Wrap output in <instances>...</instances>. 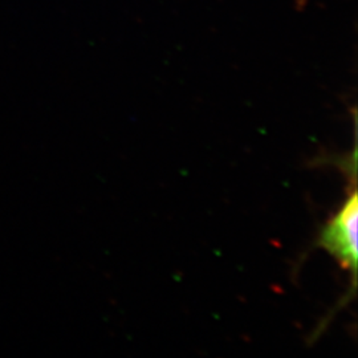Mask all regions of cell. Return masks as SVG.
I'll list each match as a JSON object with an SVG mask.
<instances>
[{
	"mask_svg": "<svg viewBox=\"0 0 358 358\" xmlns=\"http://www.w3.org/2000/svg\"><path fill=\"white\" fill-rule=\"evenodd\" d=\"M356 167L350 169V185L345 201L327 223L321 227L315 245L325 250L340 264L341 268L350 273V291L340 303V309L348 306L349 300L356 294L358 262V196L356 185Z\"/></svg>",
	"mask_w": 358,
	"mask_h": 358,
	"instance_id": "cell-1",
	"label": "cell"
}]
</instances>
